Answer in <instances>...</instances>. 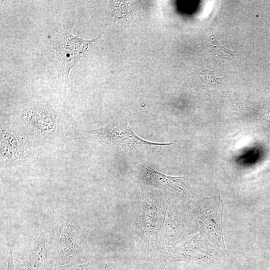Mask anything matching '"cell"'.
<instances>
[{
	"mask_svg": "<svg viewBox=\"0 0 270 270\" xmlns=\"http://www.w3.org/2000/svg\"><path fill=\"white\" fill-rule=\"evenodd\" d=\"M74 25L66 24L58 34L54 36L49 48V60L56 69L60 80L68 82L70 69L90 48L100 35L96 39L84 40L72 34Z\"/></svg>",
	"mask_w": 270,
	"mask_h": 270,
	"instance_id": "1",
	"label": "cell"
},
{
	"mask_svg": "<svg viewBox=\"0 0 270 270\" xmlns=\"http://www.w3.org/2000/svg\"><path fill=\"white\" fill-rule=\"evenodd\" d=\"M90 138L102 144H112L118 147L132 150L156 148L171 145L170 143L158 144L150 142L138 136L130 127L126 120H114L107 126L88 132Z\"/></svg>",
	"mask_w": 270,
	"mask_h": 270,
	"instance_id": "2",
	"label": "cell"
},
{
	"mask_svg": "<svg viewBox=\"0 0 270 270\" xmlns=\"http://www.w3.org/2000/svg\"><path fill=\"white\" fill-rule=\"evenodd\" d=\"M198 210L203 232L226 252L222 234L223 204L220 196L206 198L200 204Z\"/></svg>",
	"mask_w": 270,
	"mask_h": 270,
	"instance_id": "3",
	"label": "cell"
},
{
	"mask_svg": "<svg viewBox=\"0 0 270 270\" xmlns=\"http://www.w3.org/2000/svg\"><path fill=\"white\" fill-rule=\"evenodd\" d=\"M58 231L56 255L57 265L62 266L80 263L78 260L80 250L78 228L62 220Z\"/></svg>",
	"mask_w": 270,
	"mask_h": 270,
	"instance_id": "4",
	"label": "cell"
},
{
	"mask_svg": "<svg viewBox=\"0 0 270 270\" xmlns=\"http://www.w3.org/2000/svg\"><path fill=\"white\" fill-rule=\"evenodd\" d=\"M50 252L48 232L44 231L32 244L28 252L17 262L18 270H52L54 259Z\"/></svg>",
	"mask_w": 270,
	"mask_h": 270,
	"instance_id": "5",
	"label": "cell"
},
{
	"mask_svg": "<svg viewBox=\"0 0 270 270\" xmlns=\"http://www.w3.org/2000/svg\"><path fill=\"white\" fill-rule=\"evenodd\" d=\"M140 175L146 184L154 187L162 188L167 187L180 193H194L184 176H168L148 166H141Z\"/></svg>",
	"mask_w": 270,
	"mask_h": 270,
	"instance_id": "6",
	"label": "cell"
},
{
	"mask_svg": "<svg viewBox=\"0 0 270 270\" xmlns=\"http://www.w3.org/2000/svg\"><path fill=\"white\" fill-rule=\"evenodd\" d=\"M210 48L216 55L220 58L232 60L234 58L230 50L222 46L216 40L212 32L209 37Z\"/></svg>",
	"mask_w": 270,
	"mask_h": 270,
	"instance_id": "7",
	"label": "cell"
},
{
	"mask_svg": "<svg viewBox=\"0 0 270 270\" xmlns=\"http://www.w3.org/2000/svg\"><path fill=\"white\" fill-rule=\"evenodd\" d=\"M200 74V79L204 82L212 86L218 85L223 78L216 77L212 71L207 70H202Z\"/></svg>",
	"mask_w": 270,
	"mask_h": 270,
	"instance_id": "8",
	"label": "cell"
},
{
	"mask_svg": "<svg viewBox=\"0 0 270 270\" xmlns=\"http://www.w3.org/2000/svg\"><path fill=\"white\" fill-rule=\"evenodd\" d=\"M88 265V263L84 262L75 264L59 266L56 270H84Z\"/></svg>",
	"mask_w": 270,
	"mask_h": 270,
	"instance_id": "9",
	"label": "cell"
},
{
	"mask_svg": "<svg viewBox=\"0 0 270 270\" xmlns=\"http://www.w3.org/2000/svg\"><path fill=\"white\" fill-rule=\"evenodd\" d=\"M7 268L6 270H16L14 264L12 256V250L10 249L7 257Z\"/></svg>",
	"mask_w": 270,
	"mask_h": 270,
	"instance_id": "10",
	"label": "cell"
},
{
	"mask_svg": "<svg viewBox=\"0 0 270 270\" xmlns=\"http://www.w3.org/2000/svg\"><path fill=\"white\" fill-rule=\"evenodd\" d=\"M88 266L84 270H108V266L106 263H101L95 266H92L90 268H88Z\"/></svg>",
	"mask_w": 270,
	"mask_h": 270,
	"instance_id": "11",
	"label": "cell"
}]
</instances>
